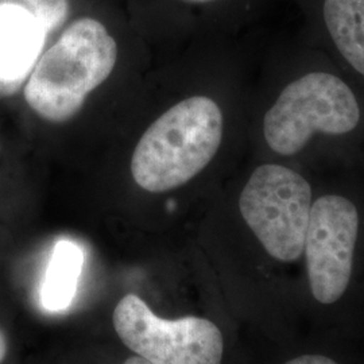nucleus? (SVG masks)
I'll return each instance as SVG.
<instances>
[{
    "label": "nucleus",
    "instance_id": "f257e3e1",
    "mask_svg": "<svg viewBox=\"0 0 364 364\" xmlns=\"http://www.w3.org/2000/svg\"><path fill=\"white\" fill-rule=\"evenodd\" d=\"M117 58V42L99 21H75L39 57L25 85L27 105L48 122L65 123L109 77Z\"/></svg>",
    "mask_w": 364,
    "mask_h": 364
},
{
    "label": "nucleus",
    "instance_id": "f03ea898",
    "mask_svg": "<svg viewBox=\"0 0 364 364\" xmlns=\"http://www.w3.org/2000/svg\"><path fill=\"white\" fill-rule=\"evenodd\" d=\"M221 138L219 105L205 96L185 99L142 135L131 159L132 178L150 193L180 188L213 159Z\"/></svg>",
    "mask_w": 364,
    "mask_h": 364
},
{
    "label": "nucleus",
    "instance_id": "7ed1b4c3",
    "mask_svg": "<svg viewBox=\"0 0 364 364\" xmlns=\"http://www.w3.org/2000/svg\"><path fill=\"white\" fill-rule=\"evenodd\" d=\"M360 109L350 87L340 78L313 72L289 84L263 122L264 139L281 156L301 151L314 132L343 135L353 130Z\"/></svg>",
    "mask_w": 364,
    "mask_h": 364
},
{
    "label": "nucleus",
    "instance_id": "20e7f679",
    "mask_svg": "<svg viewBox=\"0 0 364 364\" xmlns=\"http://www.w3.org/2000/svg\"><path fill=\"white\" fill-rule=\"evenodd\" d=\"M312 208L309 182L281 165H262L248 180L239 209L250 230L274 259L294 262L304 254Z\"/></svg>",
    "mask_w": 364,
    "mask_h": 364
},
{
    "label": "nucleus",
    "instance_id": "39448f33",
    "mask_svg": "<svg viewBox=\"0 0 364 364\" xmlns=\"http://www.w3.org/2000/svg\"><path fill=\"white\" fill-rule=\"evenodd\" d=\"M114 328L127 348L151 364H221L224 340L210 320L186 316L158 317L136 294H127L114 311Z\"/></svg>",
    "mask_w": 364,
    "mask_h": 364
},
{
    "label": "nucleus",
    "instance_id": "423d86ee",
    "mask_svg": "<svg viewBox=\"0 0 364 364\" xmlns=\"http://www.w3.org/2000/svg\"><path fill=\"white\" fill-rule=\"evenodd\" d=\"M358 231L359 213L351 200L328 195L313 204L304 252L317 302L335 304L350 287Z\"/></svg>",
    "mask_w": 364,
    "mask_h": 364
},
{
    "label": "nucleus",
    "instance_id": "0eeeda50",
    "mask_svg": "<svg viewBox=\"0 0 364 364\" xmlns=\"http://www.w3.org/2000/svg\"><path fill=\"white\" fill-rule=\"evenodd\" d=\"M48 34L26 9L0 1V99L11 97L25 87Z\"/></svg>",
    "mask_w": 364,
    "mask_h": 364
},
{
    "label": "nucleus",
    "instance_id": "6e6552de",
    "mask_svg": "<svg viewBox=\"0 0 364 364\" xmlns=\"http://www.w3.org/2000/svg\"><path fill=\"white\" fill-rule=\"evenodd\" d=\"M84 255L76 243L61 240L53 250L45 278L39 289V301L45 311L65 312L77 293Z\"/></svg>",
    "mask_w": 364,
    "mask_h": 364
},
{
    "label": "nucleus",
    "instance_id": "1a4fd4ad",
    "mask_svg": "<svg viewBox=\"0 0 364 364\" xmlns=\"http://www.w3.org/2000/svg\"><path fill=\"white\" fill-rule=\"evenodd\" d=\"M324 19L338 52L364 76V0H326Z\"/></svg>",
    "mask_w": 364,
    "mask_h": 364
},
{
    "label": "nucleus",
    "instance_id": "9d476101",
    "mask_svg": "<svg viewBox=\"0 0 364 364\" xmlns=\"http://www.w3.org/2000/svg\"><path fill=\"white\" fill-rule=\"evenodd\" d=\"M18 4L34 15L50 34L63 26L69 13L68 0H0Z\"/></svg>",
    "mask_w": 364,
    "mask_h": 364
},
{
    "label": "nucleus",
    "instance_id": "9b49d317",
    "mask_svg": "<svg viewBox=\"0 0 364 364\" xmlns=\"http://www.w3.org/2000/svg\"><path fill=\"white\" fill-rule=\"evenodd\" d=\"M285 364H338L336 360L324 356V355H318V353H306V355H301L291 360H289Z\"/></svg>",
    "mask_w": 364,
    "mask_h": 364
},
{
    "label": "nucleus",
    "instance_id": "f8f14e48",
    "mask_svg": "<svg viewBox=\"0 0 364 364\" xmlns=\"http://www.w3.org/2000/svg\"><path fill=\"white\" fill-rule=\"evenodd\" d=\"M10 350V341L6 329L0 326V364L4 363Z\"/></svg>",
    "mask_w": 364,
    "mask_h": 364
},
{
    "label": "nucleus",
    "instance_id": "ddd939ff",
    "mask_svg": "<svg viewBox=\"0 0 364 364\" xmlns=\"http://www.w3.org/2000/svg\"><path fill=\"white\" fill-rule=\"evenodd\" d=\"M123 364H151L149 360H146V359H144L142 356H131V358H129L126 362Z\"/></svg>",
    "mask_w": 364,
    "mask_h": 364
},
{
    "label": "nucleus",
    "instance_id": "4468645a",
    "mask_svg": "<svg viewBox=\"0 0 364 364\" xmlns=\"http://www.w3.org/2000/svg\"><path fill=\"white\" fill-rule=\"evenodd\" d=\"M186 1H193V3H205V1H210V0H186Z\"/></svg>",
    "mask_w": 364,
    "mask_h": 364
}]
</instances>
